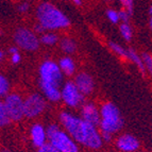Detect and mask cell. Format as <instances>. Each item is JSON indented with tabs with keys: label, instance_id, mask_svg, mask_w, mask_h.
<instances>
[{
	"label": "cell",
	"instance_id": "obj_15",
	"mask_svg": "<svg viewBox=\"0 0 152 152\" xmlns=\"http://www.w3.org/2000/svg\"><path fill=\"white\" fill-rule=\"evenodd\" d=\"M127 58H129L132 62H134V63L136 64L137 67H138V69L142 71V74H145L146 68H145L144 63H142V58H140V56H138V54H137L136 52L133 50V49H130V50H128V56H127Z\"/></svg>",
	"mask_w": 152,
	"mask_h": 152
},
{
	"label": "cell",
	"instance_id": "obj_8",
	"mask_svg": "<svg viewBox=\"0 0 152 152\" xmlns=\"http://www.w3.org/2000/svg\"><path fill=\"white\" fill-rule=\"evenodd\" d=\"M46 107L44 98L38 94H33L29 96L23 101V116L33 118L41 114Z\"/></svg>",
	"mask_w": 152,
	"mask_h": 152
},
{
	"label": "cell",
	"instance_id": "obj_11",
	"mask_svg": "<svg viewBox=\"0 0 152 152\" xmlns=\"http://www.w3.org/2000/svg\"><path fill=\"white\" fill-rule=\"evenodd\" d=\"M82 119L93 126H98L100 122V112L93 103H87L82 107Z\"/></svg>",
	"mask_w": 152,
	"mask_h": 152
},
{
	"label": "cell",
	"instance_id": "obj_14",
	"mask_svg": "<svg viewBox=\"0 0 152 152\" xmlns=\"http://www.w3.org/2000/svg\"><path fill=\"white\" fill-rule=\"evenodd\" d=\"M61 71H63L64 74L67 76H71L75 72V63L70 58H63L60 61V65H58Z\"/></svg>",
	"mask_w": 152,
	"mask_h": 152
},
{
	"label": "cell",
	"instance_id": "obj_36",
	"mask_svg": "<svg viewBox=\"0 0 152 152\" xmlns=\"http://www.w3.org/2000/svg\"><path fill=\"white\" fill-rule=\"evenodd\" d=\"M28 1H31V0H28Z\"/></svg>",
	"mask_w": 152,
	"mask_h": 152
},
{
	"label": "cell",
	"instance_id": "obj_35",
	"mask_svg": "<svg viewBox=\"0 0 152 152\" xmlns=\"http://www.w3.org/2000/svg\"><path fill=\"white\" fill-rule=\"evenodd\" d=\"M120 1H121V2H124V0H120Z\"/></svg>",
	"mask_w": 152,
	"mask_h": 152
},
{
	"label": "cell",
	"instance_id": "obj_5",
	"mask_svg": "<svg viewBox=\"0 0 152 152\" xmlns=\"http://www.w3.org/2000/svg\"><path fill=\"white\" fill-rule=\"evenodd\" d=\"M46 136L49 140V144L60 152H79L78 146L71 136L66 132L61 131L56 124H51L47 128Z\"/></svg>",
	"mask_w": 152,
	"mask_h": 152
},
{
	"label": "cell",
	"instance_id": "obj_16",
	"mask_svg": "<svg viewBox=\"0 0 152 152\" xmlns=\"http://www.w3.org/2000/svg\"><path fill=\"white\" fill-rule=\"evenodd\" d=\"M61 48L66 53H72L76 50V44L70 38H64L61 42Z\"/></svg>",
	"mask_w": 152,
	"mask_h": 152
},
{
	"label": "cell",
	"instance_id": "obj_31",
	"mask_svg": "<svg viewBox=\"0 0 152 152\" xmlns=\"http://www.w3.org/2000/svg\"><path fill=\"white\" fill-rule=\"evenodd\" d=\"M17 48H15V47H12V48H10V52L11 53H16V52H17Z\"/></svg>",
	"mask_w": 152,
	"mask_h": 152
},
{
	"label": "cell",
	"instance_id": "obj_28",
	"mask_svg": "<svg viewBox=\"0 0 152 152\" xmlns=\"http://www.w3.org/2000/svg\"><path fill=\"white\" fill-rule=\"evenodd\" d=\"M12 62L14 64H17V63H19L20 62V54L18 53V52H16V53H13L12 54Z\"/></svg>",
	"mask_w": 152,
	"mask_h": 152
},
{
	"label": "cell",
	"instance_id": "obj_30",
	"mask_svg": "<svg viewBox=\"0 0 152 152\" xmlns=\"http://www.w3.org/2000/svg\"><path fill=\"white\" fill-rule=\"evenodd\" d=\"M35 31L37 33H44V32H45V29H44L43 27H42V26L38 23V25L35 26Z\"/></svg>",
	"mask_w": 152,
	"mask_h": 152
},
{
	"label": "cell",
	"instance_id": "obj_13",
	"mask_svg": "<svg viewBox=\"0 0 152 152\" xmlns=\"http://www.w3.org/2000/svg\"><path fill=\"white\" fill-rule=\"evenodd\" d=\"M31 137H32V142L34 146L36 147H41L46 142L47 136H46V131L42 124H34L31 129Z\"/></svg>",
	"mask_w": 152,
	"mask_h": 152
},
{
	"label": "cell",
	"instance_id": "obj_26",
	"mask_svg": "<svg viewBox=\"0 0 152 152\" xmlns=\"http://www.w3.org/2000/svg\"><path fill=\"white\" fill-rule=\"evenodd\" d=\"M124 5L128 9V13L131 15L132 11H133V0H124Z\"/></svg>",
	"mask_w": 152,
	"mask_h": 152
},
{
	"label": "cell",
	"instance_id": "obj_2",
	"mask_svg": "<svg viewBox=\"0 0 152 152\" xmlns=\"http://www.w3.org/2000/svg\"><path fill=\"white\" fill-rule=\"evenodd\" d=\"M41 86L44 94L50 101H58L61 99V86L63 75L58 64L52 61H45L39 68Z\"/></svg>",
	"mask_w": 152,
	"mask_h": 152
},
{
	"label": "cell",
	"instance_id": "obj_1",
	"mask_svg": "<svg viewBox=\"0 0 152 152\" xmlns=\"http://www.w3.org/2000/svg\"><path fill=\"white\" fill-rule=\"evenodd\" d=\"M60 119L74 140L91 149H98L101 147V135L99 134L95 126L67 112H63L60 115Z\"/></svg>",
	"mask_w": 152,
	"mask_h": 152
},
{
	"label": "cell",
	"instance_id": "obj_17",
	"mask_svg": "<svg viewBox=\"0 0 152 152\" xmlns=\"http://www.w3.org/2000/svg\"><path fill=\"white\" fill-rule=\"evenodd\" d=\"M11 121L10 117L8 115V112L5 110L4 104L2 101H0V127H3V126H7Z\"/></svg>",
	"mask_w": 152,
	"mask_h": 152
},
{
	"label": "cell",
	"instance_id": "obj_6",
	"mask_svg": "<svg viewBox=\"0 0 152 152\" xmlns=\"http://www.w3.org/2000/svg\"><path fill=\"white\" fill-rule=\"evenodd\" d=\"M14 39H15V43L20 48L25 49L27 51L36 50L38 48V45H39L37 36L28 29H18L15 32Z\"/></svg>",
	"mask_w": 152,
	"mask_h": 152
},
{
	"label": "cell",
	"instance_id": "obj_25",
	"mask_svg": "<svg viewBox=\"0 0 152 152\" xmlns=\"http://www.w3.org/2000/svg\"><path fill=\"white\" fill-rule=\"evenodd\" d=\"M118 16H119V20L121 19L122 21H124V23H128V20H129V17H130V14L127 12V11H120L119 13H118Z\"/></svg>",
	"mask_w": 152,
	"mask_h": 152
},
{
	"label": "cell",
	"instance_id": "obj_23",
	"mask_svg": "<svg viewBox=\"0 0 152 152\" xmlns=\"http://www.w3.org/2000/svg\"><path fill=\"white\" fill-rule=\"evenodd\" d=\"M37 152H60V151H58V149H56V148H54L51 144H49V142H45L43 146H41V147L38 148Z\"/></svg>",
	"mask_w": 152,
	"mask_h": 152
},
{
	"label": "cell",
	"instance_id": "obj_34",
	"mask_svg": "<svg viewBox=\"0 0 152 152\" xmlns=\"http://www.w3.org/2000/svg\"><path fill=\"white\" fill-rule=\"evenodd\" d=\"M2 56H3V53H2V52H1V51H0V58H2Z\"/></svg>",
	"mask_w": 152,
	"mask_h": 152
},
{
	"label": "cell",
	"instance_id": "obj_32",
	"mask_svg": "<svg viewBox=\"0 0 152 152\" xmlns=\"http://www.w3.org/2000/svg\"><path fill=\"white\" fill-rule=\"evenodd\" d=\"M74 3H76V4H78V5H80L81 4V0H71Z\"/></svg>",
	"mask_w": 152,
	"mask_h": 152
},
{
	"label": "cell",
	"instance_id": "obj_19",
	"mask_svg": "<svg viewBox=\"0 0 152 152\" xmlns=\"http://www.w3.org/2000/svg\"><path fill=\"white\" fill-rule=\"evenodd\" d=\"M119 30L121 35L124 36V38L126 41H131L132 38V29L128 23H121V26L119 27Z\"/></svg>",
	"mask_w": 152,
	"mask_h": 152
},
{
	"label": "cell",
	"instance_id": "obj_4",
	"mask_svg": "<svg viewBox=\"0 0 152 152\" xmlns=\"http://www.w3.org/2000/svg\"><path fill=\"white\" fill-rule=\"evenodd\" d=\"M100 128L102 132L113 134L124 126V119L117 109L113 103H105L102 105L100 111Z\"/></svg>",
	"mask_w": 152,
	"mask_h": 152
},
{
	"label": "cell",
	"instance_id": "obj_18",
	"mask_svg": "<svg viewBox=\"0 0 152 152\" xmlns=\"http://www.w3.org/2000/svg\"><path fill=\"white\" fill-rule=\"evenodd\" d=\"M41 42L45 45H54V44L58 42V36L56 34H52V33H47V34H44L41 38Z\"/></svg>",
	"mask_w": 152,
	"mask_h": 152
},
{
	"label": "cell",
	"instance_id": "obj_3",
	"mask_svg": "<svg viewBox=\"0 0 152 152\" xmlns=\"http://www.w3.org/2000/svg\"><path fill=\"white\" fill-rule=\"evenodd\" d=\"M36 15L39 25L45 30L67 28L70 23L67 16L50 2H43L38 5Z\"/></svg>",
	"mask_w": 152,
	"mask_h": 152
},
{
	"label": "cell",
	"instance_id": "obj_12",
	"mask_svg": "<svg viewBox=\"0 0 152 152\" xmlns=\"http://www.w3.org/2000/svg\"><path fill=\"white\" fill-rule=\"evenodd\" d=\"M117 146L121 151L134 152L140 147V142L130 134H124L120 136L117 140Z\"/></svg>",
	"mask_w": 152,
	"mask_h": 152
},
{
	"label": "cell",
	"instance_id": "obj_29",
	"mask_svg": "<svg viewBox=\"0 0 152 152\" xmlns=\"http://www.w3.org/2000/svg\"><path fill=\"white\" fill-rule=\"evenodd\" d=\"M101 138H103L104 140H107V142H109L110 140H111V134L110 133H105V132H102V136Z\"/></svg>",
	"mask_w": 152,
	"mask_h": 152
},
{
	"label": "cell",
	"instance_id": "obj_24",
	"mask_svg": "<svg viewBox=\"0 0 152 152\" xmlns=\"http://www.w3.org/2000/svg\"><path fill=\"white\" fill-rule=\"evenodd\" d=\"M107 17H109V19L112 21L113 23H117L118 21H119V16H118V12H116V11L114 10H109L107 13Z\"/></svg>",
	"mask_w": 152,
	"mask_h": 152
},
{
	"label": "cell",
	"instance_id": "obj_9",
	"mask_svg": "<svg viewBox=\"0 0 152 152\" xmlns=\"http://www.w3.org/2000/svg\"><path fill=\"white\" fill-rule=\"evenodd\" d=\"M61 98L68 107H77L83 102L84 96L77 88L74 82H67L61 91Z\"/></svg>",
	"mask_w": 152,
	"mask_h": 152
},
{
	"label": "cell",
	"instance_id": "obj_22",
	"mask_svg": "<svg viewBox=\"0 0 152 152\" xmlns=\"http://www.w3.org/2000/svg\"><path fill=\"white\" fill-rule=\"evenodd\" d=\"M142 61L144 63V66L145 68H147L148 70L151 72L152 70V58H151V56L148 53H144L142 56Z\"/></svg>",
	"mask_w": 152,
	"mask_h": 152
},
{
	"label": "cell",
	"instance_id": "obj_20",
	"mask_svg": "<svg viewBox=\"0 0 152 152\" xmlns=\"http://www.w3.org/2000/svg\"><path fill=\"white\" fill-rule=\"evenodd\" d=\"M110 47H111L112 50L114 51L115 53L118 54V56H124V58H127L128 56V50H126L124 47H121V46L118 45V44L111 42V43H110Z\"/></svg>",
	"mask_w": 152,
	"mask_h": 152
},
{
	"label": "cell",
	"instance_id": "obj_27",
	"mask_svg": "<svg viewBox=\"0 0 152 152\" xmlns=\"http://www.w3.org/2000/svg\"><path fill=\"white\" fill-rule=\"evenodd\" d=\"M28 10H29V3L28 2H23V3H21L19 7H18V11H19V12H21V13L27 12Z\"/></svg>",
	"mask_w": 152,
	"mask_h": 152
},
{
	"label": "cell",
	"instance_id": "obj_7",
	"mask_svg": "<svg viewBox=\"0 0 152 152\" xmlns=\"http://www.w3.org/2000/svg\"><path fill=\"white\" fill-rule=\"evenodd\" d=\"M3 104L11 120L18 121L23 117V100L20 96L16 94L9 95L5 98Z\"/></svg>",
	"mask_w": 152,
	"mask_h": 152
},
{
	"label": "cell",
	"instance_id": "obj_33",
	"mask_svg": "<svg viewBox=\"0 0 152 152\" xmlns=\"http://www.w3.org/2000/svg\"><path fill=\"white\" fill-rule=\"evenodd\" d=\"M1 152H11V151H9V150H7V149H3Z\"/></svg>",
	"mask_w": 152,
	"mask_h": 152
},
{
	"label": "cell",
	"instance_id": "obj_21",
	"mask_svg": "<svg viewBox=\"0 0 152 152\" xmlns=\"http://www.w3.org/2000/svg\"><path fill=\"white\" fill-rule=\"evenodd\" d=\"M9 91V82L3 76L0 75V97L4 96Z\"/></svg>",
	"mask_w": 152,
	"mask_h": 152
},
{
	"label": "cell",
	"instance_id": "obj_10",
	"mask_svg": "<svg viewBox=\"0 0 152 152\" xmlns=\"http://www.w3.org/2000/svg\"><path fill=\"white\" fill-rule=\"evenodd\" d=\"M77 88L80 91L82 95H89L94 89V81L89 75L85 72H81L76 77V81H75Z\"/></svg>",
	"mask_w": 152,
	"mask_h": 152
}]
</instances>
